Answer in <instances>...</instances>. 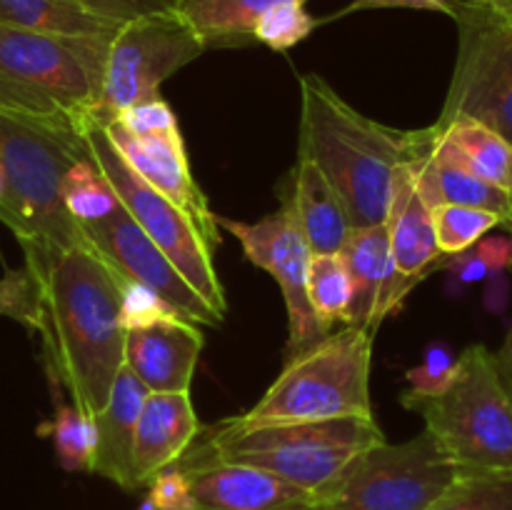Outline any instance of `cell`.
I'll list each match as a JSON object with an SVG mask.
<instances>
[{"label": "cell", "mask_w": 512, "mask_h": 510, "mask_svg": "<svg viewBox=\"0 0 512 510\" xmlns=\"http://www.w3.org/2000/svg\"><path fill=\"white\" fill-rule=\"evenodd\" d=\"M48 328L45 363L80 413L93 418L105 408L125 365V328L120 320L123 278L88 245L68 250L40 283Z\"/></svg>", "instance_id": "1"}, {"label": "cell", "mask_w": 512, "mask_h": 510, "mask_svg": "<svg viewBox=\"0 0 512 510\" xmlns=\"http://www.w3.org/2000/svg\"><path fill=\"white\" fill-rule=\"evenodd\" d=\"M425 138L428 130H395L358 113L320 75L300 78L298 158L338 190L353 228L385 223L395 173L423 150Z\"/></svg>", "instance_id": "2"}, {"label": "cell", "mask_w": 512, "mask_h": 510, "mask_svg": "<svg viewBox=\"0 0 512 510\" xmlns=\"http://www.w3.org/2000/svg\"><path fill=\"white\" fill-rule=\"evenodd\" d=\"M85 155L80 135L0 110V223L18 238L25 268L38 283L60 255L85 245L60 195L65 173Z\"/></svg>", "instance_id": "3"}, {"label": "cell", "mask_w": 512, "mask_h": 510, "mask_svg": "<svg viewBox=\"0 0 512 510\" xmlns=\"http://www.w3.org/2000/svg\"><path fill=\"white\" fill-rule=\"evenodd\" d=\"M110 35L0 25V110L85 138L103 93Z\"/></svg>", "instance_id": "4"}, {"label": "cell", "mask_w": 512, "mask_h": 510, "mask_svg": "<svg viewBox=\"0 0 512 510\" xmlns=\"http://www.w3.org/2000/svg\"><path fill=\"white\" fill-rule=\"evenodd\" d=\"M423 415L460 475H512V400L495 370L493 350L475 343L458 355L450 383L435 395L403 393Z\"/></svg>", "instance_id": "5"}, {"label": "cell", "mask_w": 512, "mask_h": 510, "mask_svg": "<svg viewBox=\"0 0 512 510\" xmlns=\"http://www.w3.org/2000/svg\"><path fill=\"white\" fill-rule=\"evenodd\" d=\"M373 333L343 325L313 348L290 355L283 373L238 425L313 423L335 418H373L370 368Z\"/></svg>", "instance_id": "6"}, {"label": "cell", "mask_w": 512, "mask_h": 510, "mask_svg": "<svg viewBox=\"0 0 512 510\" xmlns=\"http://www.w3.org/2000/svg\"><path fill=\"white\" fill-rule=\"evenodd\" d=\"M200 435L220 460L265 470L310 495L320 493L355 455L385 443L375 418L280 425H238L230 418Z\"/></svg>", "instance_id": "7"}, {"label": "cell", "mask_w": 512, "mask_h": 510, "mask_svg": "<svg viewBox=\"0 0 512 510\" xmlns=\"http://www.w3.org/2000/svg\"><path fill=\"white\" fill-rule=\"evenodd\" d=\"M458 55L435 125L473 118L512 143V0H455Z\"/></svg>", "instance_id": "8"}, {"label": "cell", "mask_w": 512, "mask_h": 510, "mask_svg": "<svg viewBox=\"0 0 512 510\" xmlns=\"http://www.w3.org/2000/svg\"><path fill=\"white\" fill-rule=\"evenodd\" d=\"M460 478L443 445L423 430L355 455L320 493L315 510H428Z\"/></svg>", "instance_id": "9"}, {"label": "cell", "mask_w": 512, "mask_h": 510, "mask_svg": "<svg viewBox=\"0 0 512 510\" xmlns=\"http://www.w3.org/2000/svg\"><path fill=\"white\" fill-rule=\"evenodd\" d=\"M203 53V38L178 8L120 25L108 48L103 93L93 113L95 128H105L133 105L160 98L163 80Z\"/></svg>", "instance_id": "10"}, {"label": "cell", "mask_w": 512, "mask_h": 510, "mask_svg": "<svg viewBox=\"0 0 512 510\" xmlns=\"http://www.w3.org/2000/svg\"><path fill=\"white\" fill-rule=\"evenodd\" d=\"M85 148L100 173L108 178L118 195L120 205L130 213V218L143 228V233L168 255L178 273L188 280L190 288L210 305L218 315L228 313V298L220 285L213 265V248L200 235L193 220L163 193L145 183L110 143L103 128H93L85 133Z\"/></svg>", "instance_id": "11"}, {"label": "cell", "mask_w": 512, "mask_h": 510, "mask_svg": "<svg viewBox=\"0 0 512 510\" xmlns=\"http://www.w3.org/2000/svg\"><path fill=\"white\" fill-rule=\"evenodd\" d=\"M218 228L235 235L238 243L243 245L245 258L258 268L268 270L283 290L285 308H288L290 355L313 348L318 340L333 333L320 323L308 300V268L313 250L305 243L298 220L288 205L283 203L278 213L265 215L263 220H255V223L218 215Z\"/></svg>", "instance_id": "12"}, {"label": "cell", "mask_w": 512, "mask_h": 510, "mask_svg": "<svg viewBox=\"0 0 512 510\" xmlns=\"http://www.w3.org/2000/svg\"><path fill=\"white\" fill-rule=\"evenodd\" d=\"M85 245L100 255L123 280H135L165 300L183 320L195 325H220L215 313L188 280L178 273L168 255L143 233L123 205L93 223H78Z\"/></svg>", "instance_id": "13"}, {"label": "cell", "mask_w": 512, "mask_h": 510, "mask_svg": "<svg viewBox=\"0 0 512 510\" xmlns=\"http://www.w3.org/2000/svg\"><path fill=\"white\" fill-rule=\"evenodd\" d=\"M193 493L190 510H315V495L250 465L220 460L203 435L175 460Z\"/></svg>", "instance_id": "14"}, {"label": "cell", "mask_w": 512, "mask_h": 510, "mask_svg": "<svg viewBox=\"0 0 512 510\" xmlns=\"http://www.w3.org/2000/svg\"><path fill=\"white\" fill-rule=\"evenodd\" d=\"M110 143L118 148L125 163L145 180L153 185L158 193L173 200L185 215L195 223L210 248L220 245V228L218 215L210 210L208 198H205L203 188L195 180L193 170H190L188 150H185L183 135L180 128L160 130V133L135 135L128 133L123 125L108 123L105 125Z\"/></svg>", "instance_id": "15"}, {"label": "cell", "mask_w": 512, "mask_h": 510, "mask_svg": "<svg viewBox=\"0 0 512 510\" xmlns=\"http://www.w3.org/2000/svg\"><path fill=\"white\" fill-rule=\"evenodd\" d=\"M340 258L350 280V300L343 325L375 335L380 323L400 308L415 283L395 270L385 223L353 228L340 250Z\"/></svg>", "instance_id": "16"}, {"label": "cell", "mask_w": 512, "mask_h": 510, "mask_svg": "<svg viewBox=\"0 0 512 510\" xmlns=\"http://www.w3.org/2000/svg\"><path fill=\"white\" fill-rule=\"evenodd\" d=\"M205 338L183 318H163L125 330V368L148 393H190Z\"/></svg>", "instance_id": "17"}, {"label": "cell", "mask_w": 512, "mask_h": 510, "mask_svg": "<svg viewBox=\"0 0 512 510\" xmlns=\"http://www.w3.org/2000/svg\"><path fill=\"white\" fill-rule=\"evenodd\" d=\"M190 393H148L135 425L133 480L145 488L163 468L173 465L200 435Z\"/></svg>", "instance_id": "18"}, {"label": "cell", "mask_w": 512, "mask_h": 510, "mask_svg": "<svg viewBox=\"0 0 512 510\" xmlns=\"http://www.w3.org/2000/svg\"><path fill=\"white\" fill-rule=\"evenodd\" d=\"M145 395H148V388L123 365L105 408L90 418L95 430L90 473L110 480L123 490H138L133 480V445Z\"/></svg>", "instance_id": "19"}, {"label": "cell", "mask_w": 512, "mask_h": 510, "mask_svg": "<svg viewBox=\"0 0 512 510\" xmlns=\"http://www.w3.org/2000/svg\"><path fill=\"white\" fill-rule=\"evenodd\" d=\"M385 233H388V248L395 270L413 283H420L430 273V268L443 258L435 243L433 208L415 188L408 163L400 165L395 173Z\"/></svg>", "instance_id": "20"}, {"label": "cell", "mask_w": 512, "mask_h": 510, "mask_svg": "<svg viewBox=\"0 0 512 510\" xmlns=\"http://www.w3.org/2000/svg\"><path fill=\"white\" fill-rule=\"evenodd\" d=\"M425 130H428V138H425L423 150L408 163L415 188L423 195L425 203L430 208H435V205H468V208L490 210V213L500 215L503 223H508L512 218L510 193L485 183L453 160L443 158L438 150H433V130Z\"/></svg>", "instance_id": "21"}, {"label": "cell", "mask_w": 512, "mask_h": 510, "mask_svg": "<svg viewBox=\"0 0 512 510\" xmlns=\"http://www.w3.org/2000/svg\"><path fill=\"white\" fill-rule=\"evenodd\" d=\"M293 210L305 243L318 253H340L353 233L348 208L330 180L310 160L298 158L293 173V193L285 200Z\"/></svg>", "instance_id": "22"}, {"label": "cell", "mask_w": 512, "mask_h": 510, "mask_svg": "<svg viewBox=\"0 0 512 510\" xmlns=\"http://www.w3.org/2000/svg\"><path fill=\"white\" fill-rule=\"evenodd\" d=\"M433 150L468 173L512 195V143L473 118H455L448 125H430Z\"/></svg>", "instance_id": "23"}, {"label": "cell", "mask_w": 512, "mask_h": 510, "mask_svg": "<svg viewBox=\"0 0 512 510\" xmlns=\"http://www.w3.org/2000/svg\"><path fill=\"white\" fill-rule=\"evenodd\" d=\"M288 0H178V13L210 45L253 43V28L260 15ZM305 3V0H293Z\"/></svg>", "instance_id": "24"}, {"label": "cell", "mask_w": 512, "mask_h": 510, "mask_svg": "<svg viewBox=\"0 0 512 510\" xmlns=\"http://www.w3.org/2000/svg\"><path fill=\"white\" fill-rule=\"evenodd\" d=\"M0 25L53 35H110L123 23L90 13L75 0H0Z\"/></svg>", "instance_id": "25"}, {"label": "cell", "mask_w": 512, "mask_h": 510, "mask_svg": "<svg viewBox=\"0 0 512 510\" xmlns=\"http://www.w3.org/2000/svg\"><path fill=\"white\" fill-rule=\"evenodd\" d=\"M45 373H48L50 390H53V405H55V418L50 435H53L55 455L58 463L63 465L70 473H90V463H93V450H95V430L93 420L88 415L80 413L78 405L70 400L65 403L63 398V383H60L58 373L53 365L45 363Z\"/></svg>", "instance_id": "26"}, {"label": "cell", "mask_w": 512, "mask_h": 510, "mask_svg": "<svg viewBox=\"0 0 512 510\" xmlns=\"http://www.w3.org/2000/svg\"><path fill=\"white\" fill-rule=\"evenodd\" d=\"M60 195H63L65 210H68L75 223L103 220L105 215H110L120 205L113 185L100 173L90 155L73 163V168L65 173Z\"/></svg>", "instance_id": "27"}, {"label": "cell", "mask_w": 512, "mask_h": 510, "mask_svg": "<svg viewBox=\"0 0 512 510\" xmlns=\"http://www.w3.org/2000/svg\"><path fill=\"white\" fill-rule=\"evenodd\" d=\"M308 300L328 330L343 323L350 300V280L340 253H318L310 258Z\"/></svg>", "instance_id": "28"}, {"label": "cell", "mask_w": 512, "mask_h": 510, "mask_svg": "<svg viewBox=\"0 0 512 510\" xmlns=\"http://www.w3.org/2000/svg\"><path fill=\"white\" fill-rule=\"evenodd\" d=\"M498 225H503V218L490 210L468 208V205H435L433 208L435 243L443 258L465 253Z\"/></svg>", "instance_id": "29"}, {"label": "cell", "mask_w": 512, "mask_h": 510, "mask_svg": "<svg viewBox=\"0 0 512 510\" xmlns=\"http://www.w3.org/2000/svg\"><path fill=\"white\" fill-rule=\"evenodd\" d=\"M428 510H512V475H460Z\"/></svg>", "instance_id": "30"}, {"label": "cell", "mask_w": 512, "mask_h": 510, "mask_svg": "<svg viewBox=\"0 0 512 510\" xmlns=\"http://www.w3.org/2000/svg\"><path fill=\"white\" fill-rule=\"evenodd\" d=\"M0 315L35 330L38 335L48 328L43 290L25 265L20 270H8L0 278Z\"/></svg>", "instance_id": "31"}, {"label": "cell", "mask_w": 512, "mask_h": 510, "mask_svg": "<svg viewBox=\"0 0 512 510\" xmlns=\"http://www.w3.org/2000/svg\"><path fill=\"white\" fill-rule=\"evenodd\" d=\"M315 28V18L303 8V3H278L265 10L253 28V40L273 50H288L308 38Z\"/></svg>", "instance_id": "32"}, {"label": "cell", "mask_w": 512, "mask_h": 510, "mask_svg": "<svg viewBox=\"0 0 512 510\" xmlns=\"http://www.w3.org/2000/svg\"><path fill=\"white\" fill-rule=\"evenodd\" d=\"M163 318H180L160 295L135 280H123V298H120V320L125 330L143 328Z\"/></svg>", "instance_id": "33"}, {"label": "cell", "mask_w": 512, "mask_h": 510, "mask_svg": "<svg viewBox=\"0 0 512 510\" xmlns=\"http://www.w3.org/2000/svg\"><path fill=\"white\" fill-rule=\"evenodd\" d=\"M455 363L458 355L443 343H433L425 350L423 363L415 365L408 370V383L410 395H435L450 383L455 373Z\"/></svg>", "instance_id": "34"}, {"label": "cell", "mask_w": 512, "mask_h": 510, "mask_svg": "<svg viewBox=\"0 0 512 510\" xmlns=\"http://www.w3.org/2000/svg\"><path fill=\"white\" fill-rule=\"evenodd\" d=\"M148 500L155 510H190L193 493L190 483L178 465H168L148 483Z\"/></svg>", "instance_id": "35"}, {"label": "cell", "mask_w": 512, "mask_h": 510, "mask_svg": "<svg viewBox=\"0 0 512 510\" xmlns=\"http://www.w3.org/2000/svg\"><path fill=\"white\" fill-rule=\"evenodd\" d=\"M113 123L123 125L128 133L135 135H148L160 133V130L178 128V118H175L173 108H170L163 98H153L145 100V103L133 105V108L125 110L120 118H115Z\"/></svg>", "instance_id": "36"}, {"label": "cell", "mask_w": 512, "mask_h": 510, "mask_svg": "<svg viewBox=\"0 0 512 510\" xmlns=\"http://www.w3.org/2000/svg\"><path fill=\"white\" fill-rule=\"evenodd\" d=\"M75 3L88 8L90 13L113 20V23H128L140 15L178 8V0H75Z\"/></svg>", "instance_id": "37"}, {"label": "cell", "mask_w": 512, "mask_h": 510, "mask_svg": "<svg viewBox=\"0 0 512 510\" xmlns=\"http://www.w3.org/2000/svg\"><path fill=\"white\" fill-rule=\"evenodd\" d=\"M475 253L485 260V265L490 268V273H498L512 265V238L510 233L503 238H483L480 243L473 245Z\"/></svg>", "instance_id": "38"}, {"label": "cell", "mask_w": 512, "mask_h": 510, "mask_svg": "<svg viewBox=\"0 0 512 510\" xmlns=\"http://www.w3.org/2000/svg\"><path fill=\"white\" fill-rule=\"evenodd\" d=\"M503 225L508 228V233L512 238V220ZM493 360H495V370H498V375H500V383H503L505 393H508L512 400V323H510L508 335H505V343L500 345V350H495L493 353Z\"/></svg>", "instance_id": "39"}, {"label": "cell", "mask_w": 512, "mask_h": 510, "mask_svg": "<svg viewBox=\"0 0 512 510\" xmlns=\"http://www.w3.org/2000/svg\"><path fill=\"white\" fill-rule=\"evenodd\" d=\"M455 0H355V8H418L445 13Z\"/></svg>", "instance_id": "40"}, {"label": "cell", "mask_w": 512, "mask_h": 510, "mask_svg": "<svg viewBox=\"0 0 512 510\" xmlns=\"http://www.w3.org/2000/svg\"><path fill=\"white\" fill-rule=\"evenodd\" d=\"M3 190H5V183H3V170H0V198H3Z\"/></svg>", "instance_id": "41"}, {"label": "cell", "mask_w": 512, "mask_h": 510, "mask_svg": "<svg viewBox=\"0 0 512 510\" xmlns=\"http://www.w3.org/2000/svg\"><path fill=\"white\" fill-rule=\"evenodd\" d=\"M510 198H512V195H510ZM510 220H512V218H510ZM510 220H508V223H510Z\"/></svg>", "instance_id": "42"}]
</instances>
